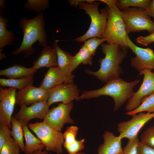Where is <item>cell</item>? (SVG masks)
<instances>
[{"label": "cell", "instance_id": "cell-38", "mask_svg": "<svg viewBox=\"0 0 154 154\" xmlns=\"http://www.w3.org/2000/svg\"><path fill=\"white\" fill-rule=\"evenodd\" d=\"M145 10L148 15L154 20V0H151L149 7Z\"/></svg>", "mask_w": 154, "mask_h": 154}, {"label": "cell", "instance_id": "cell-16", "mask_svg": "<svg viewBox=\"0 0 154 154\" xmlns=\"http://www.w3.org/2000/svg\"><path fill=\"white\" fill-rule=\"evenodd\" d=\"M103 144L99 147L98 154H119L123 153L122 139L115 136L111 132L106 131L103 135Z\"/></svg>", "mask_w": 154, "mask_h": 154}, {"label": "cell", "instance_id": "cell-31", "mask_svg": "<svg viewBox=\"0 0 154 154\" xmlns=\"http://www.w3.org/2000/svg\"><path fill=\"white\" fill-rule=\"evenodd\" d=\"M140 142L154 148V126L146 129L142 134Z\"/></svg>", "mask_w": 154, "mask_h": 154}, {"label": "cell", "instance_id": "cell-35", "mask_svg": "<svg viewBox=\"0 0 154 154\" xmlns=\"http://www.w3.org/2000/svg\"><path fill=\"white\" fill-rule=\"evenodd\" d=\"M0 148L12 137L11 130L5 124L0 123Z\"/></svg>", "mask_w": 154, "mask_h": 154}, {"label": "cell", "instance_id": "cell-26", "mask_svg": "<svg viewBox=\"0 0 154 154\" xmlns=\"http://www.w3.org/2000/svg\"><path fill=\"white\" fill-rule=\"evenodd\" d=\"M145 111L149 113L154 112V92L145 98L137 108L132 111L127 112L125 114L132 116Z\"/></svg>", "mask_w": 154, "mask_h": 154}, {"label": "cell", "instance_id": "cell-13", "mask_svg": "<svg viewBox=\"0 0 154 154\" xmlns=\"http://www.w3.org/2000/svg\"><path fill=\"white\" fill-rule=\"evenodd\" d=\"M16 89L0 88V123L11 127V119L16 104Z\"/></svg>", "mask_w": 154, "mask_h": 154}, {"label": "cell", "instance_id": "cell-33", "mask_svg": "<svg viewBox=\"0 0 154 154\" xmlns=\"http://www.w3.org/2000/svg\"><path fill=\"white\" fill-rule=\"evenodd\" d=\"M78 128L77 126H72L67 127L63 134L64 140V143L70 144L75 142L76 140V137L78 132Z\"/></svg>", "mask_w": 154, "mask_h": 154}, {"label": "cell", "instance_id": "cell-45", "mask_svg": "<svg viewBox=\"0 0 154 154\" xmlns=\"http://www.w3.org/2000/svg\"><path fill=\"white\" fill-rule=\"evenodd\" d=\"M154 69V68H153Z\"/></svg>", "mask_w": 154, "mask_h": 154}, {"label": "cell", "instance_id": "cell-25", "mask_svg": "<svg viewBox=\"0 0 154 154\" xmlns=\"http://www.w3.org/2000/svg\"><path fill=\"white\" fill-rule=\"evenodd\" d=\"M11 122L12 137L19 145L21 150L24 152L25 144L23 141V125L14 116L12 117Z\"/></svg>", "mask_w": 154, "mask_h": 154}, {"label": "cell", "instance_id": "cell-22", "mask_svg": "<svg viewBox=\"0 0 154 154\" xmlns=\"http://www.w3.org/2000/svg\"><path fill=\"white\" fill-rule=\"evenodd\" d=\"M23 128L25 140L23 152L25 154H30L38 150H43L45 148L41 141L31 132L28 126H23Z\"/></svg>", "mask_w": 154, "mask_h": 154}, {"label": "cell", "instance_id": "cell-30", "mask_svg": "<svg viewBox=\"0 0 154 154\" xmlns=\"http://www.w3.org/2000/svg\"><path fill=\"white\" fill-rule=\"evenodd\" d=\"M105 41V39L103 38H100L93 37L84 41V44L93 56L95 54L96 50L98 46Z\"/></svg>", "mask_w": 154, "mask_h": 154}, {"label": "cell", "instance_id": "cell-5", "mask_svg": "<svg viewBox=\"0 0 154 154\" xmlns=\"http://www.w3.org/2000/svg\"><path fill=\"white\" fill-rule=\"evenodd\" d=\"M108 17L103 38L107 43L114 44L122 46H127L126 38L127 34L122 12L114 5L107 7Z\"/></svg>", "mask_w": 154, "mask_h": 154}, {"label": "cell", "instance_id": "cell-2", "mask_svg": "<svg viewBox=\"0 0 154 154\" xmlns=\"http://www.w3.org/2000/svg\"><path fill=\"white\" fill-rule=\"evenodd\" d=\"M101 47L102 51L105 56L99 60L100 69L95 72L86 70L85 72L95 76L102 82H107L119 77L123 73L120 65L127 54L128 47L108 43L102 44Z\"/></svg>", "mask_w": 154, "mask_h": 154}, {"label": "cell", "instance_id": "cell-23", "mask_svg": "<svg viewBox=\"0 0 154 154\" xmlns=\"http://www.w3.org/2000/svg\"><path fill=\"white\" fill-rule=\"evenodd\" d=\"M92 56L85 46L83 44L79 51L72 56L70 67L71 72L81 63L92 65Z\"/></svg>", "mask_w": 154, "mask_h": 154}, {"label": "cell", "instance_id": "cell-42", "mask_svg": "<svg viewBox=\"0 0 154 154\" xmlns=\"http://www.w3.org/2000/svg\"><path fill=\"white\" fill-rule=\"evenodd\" d=\"M48 151L46 149L44 150H39L34 152L30 154H49Z\"/></svg>", "mask_w": 154, "mask_h": 154}, {"label": "cell", "instance_id": "cell-6", "mask_svg": "<svg viewBox=\"0 0 154 154\" xmlns=\"http://www.w3.org/2000/svg\"><path fill=\"white\" fill-rule=\"evenodd\" d=\"M28 126L44 144L46 150L57 154L63 153L64 139L61 131L50 127L43 121L29 123Z\"/></svg>", "mask_w": 154, "mask_h": 154}, {"label": "cell", "instance_id": "cell-1", "mask_svg": "<svg viewBox=\"0 0 154 154\" xmlns=\"http://www.w3.org/2000/svg\"><path fill=\"white\" fill-rule=\"evenodd\" d=\"M19 24L23 33V38L19 48L12 52V55H16L23 52L24 56L27 57L33 53L35 48L33 45L37 41L38 45L43 47L47 46L45 23L43 13H38L31 19L22 17L19 20Z\"/></svg>", "mask_w": 154, "mask_h": 154}, {"label": "cell", "instance_id": "cell-36", "mask_svg": "<svg viewBox=\"0 0 154 154\" xmlns=\"http://www.w3.org/2000/svg\"><path fill=\"white\" fill-rule=\"evenodd\" d=\"M136 42L142 45L147 46L154 42V32L146 36H140L137 38Z\"/></svg>", "mask_w": 154, "mask_h": 154}, {"label": "cell", "instance_id": "cell-19", "mask_svg": "<svg viewBox=\"0 0 154 154\" xmlns=\"http://www.w3.org/2000/svg\"><path fill=\"white\" fill-rule=\"evenodd\" d=\"M57 42V40L54 39L53 48L55 49L57 54V66L69 82H72L74 76L70 71V67L73 56L60 48Z\"/></svg>", "mask_w": 154, "mask_h": 154}, {"label": "cell", "instance_id": "cell-32", "mask_svg": "<svg viewBox=\"0 0 154 154\" xmlns=\"http://www.w3.org/2000/svg\"><path fill=\"white\" fill-rule=\"evenodd\" d=\"M84 139L79 140H76L74 142L70 144H67L64 143L63 145L68 153V154H75L79 153L84 149Z\"/></svg>", "mask_w": 154, "mask_h": 154}, {"label": "cell", "instance_id": "cell-4", "mask_svg": "<svg viewBox=\"0 0 154 154\" xmlns=\"http://www.w3.org/2000/svg\"><path fill=\"white\" fill-rule=\"evenodd\" d=\"M99 4L98 2L89 4L84 2L79 4V8L84 10L90 17L91 22L87 31L74 40L81 42L93 37L103 38L107 22L108 11L106 8L102 9L100 13L98 9Z\"/></svg>", "mask_w": 154, "mask_h": 154}, {"label": "cell", "instance_id": "cell-21", "mask_svg": "<svg viewBox=\"0 0 154 154\" xmlns=\"http://www.w3.org/2000/svg\"><path fill=\"white\" fill-rule=\"evenodd\" d=\"M37 71L32 67L27 68L15 64L0 71V75L7 76L8 79H15L25 78L33 75Z\"/></svg>", "mask_w": 154, "mask_h": 154}, {"label": "cell", "instance_id": "cell-47", "mask_svg": "<svg viewBox=\"0 0 154 154\" xmlns=\"http://www.w3.org/2000/svg\"><path fill=\"white\" fill-rule=\"evenodd\" d=\"M153 113H154V112H153Z\"/></svg>", "mask_w": 154, "mask_h": 154}, {"label": "cell", "instance_id": "cell-44", "mask_svg": "<svg viewBox=\"0 0 154 154\" xmlns=\"http://www.w3.org/2000/svg\"><path fill=\"white\" fill-rule=\"evenodd\" d=\"M122 153H121V154H122Z\"/></svg>", "mask_w": 154, "mask_h": 154}, {"label": "cell", "instance_id": "cell-20", "mask_svg": "<svg viewBox=\"0 0 154 154\" xmlns=\"http://www.w3.org/2000/svg\"><path fill=\"white\" fill-rule=\"evenodd\" d=\"M8 19L0 13V60L5 58L6 55L2 53L3 48L6 46L11 45L14 41L13 32L7 29Z\"/></svg>", "mask_w": 154, "mask_h": 154}, {"label": "cell", "instance_id": "cell-12", "mask_svg": "<svg viewBox=\"0 0 154 154\" xmlns=\"http://www.w3.org/2000/svg\"><path fill=\"white\" fill-rule=\"evenodd\" d=\"M48 91V96L47 102L49 106L60 102L69 103L79 96L77 86L73 82L61 84Z\"/></svg>", "mask_w": 154, "mask_h": 154}, {"label": "cell", "instance_id": "cell-28", "mask_svg": "<svg viewBox=\"0 0 154 154\" xmlns=\"http://www.w3.org/2000/svg\"><path fill=\"white\" fill-rule=\"evenodd\" d=\"M49 2L48 0H28L24 5V7L40 13L49 7Z\"/></svg>", "mask_w": 154, "mask_h": 154}, {"label": "cell", "instance_id": "cell-29", "mask_svg": "<svg viewBox=\"0 0 154 154\" xmlns=\"http://www.w3.org/2000/svg\"><path fill=\"white\" fill-rule=\"evenodd\" d=\"M20 150L19 145L12 137L0 148V154H20Z\"/></svg>", "mask_w": 154, "mask_h": 154}, {"label": "cell", "instance_id": "cell-40", "mask_svg": "<svg viewBox=\"0 0 154 154\" xmlns=\"http://www.w3.org/2000/svg\"><path fill=\"white\" fill-rule=\"evenodd\" d=\"M100 1L103 2L107 5L108 7H110L116 4L117 0H100Z\"/></svg>", "mask_w": 154, "mask_h": 154}, {"label": "cell", "instance_id": "cell-9", "mask_svg": "<svg viewBox=\"0 0 154 154\" xmlns=\"http://www.w3.org/2000/svg\"><path fill=\"white\" fill-rule=\"evenodd\" d=\"M132 116L130 119L121 122L118 125L119 136L122 139L126 138L130 141L135 138L144 125L154 117V113L141 112Z\"/></svg>", "mask_w": 154, "mask_h": 154}, {"label": "cell", "instance_id": "cell-43", "mask_svg": "<svg viewBox=\"0 0 154 154\" xmlns=\"http://www.w3.org/2000/svg\"><path fill=\"white\" fill-rule=\"evenodd\" d=\"M85 154L84 153L80 152V153H76L75 154Z\"/></svg>", "mask_w": 154, "mask_h": 154}, {"label": "cell", "instance_id": "cell-8", "mask_svg": "<svg viewBox=\"0 0 154 154\" xmlns=\"http://www.w3.org/2000/svg\"><path fill=\"white\" fill-rule=\"evenodd\" d=\"M73 107L72 102L68 104H60L57 106L49 109L43 121L50 127L61 131L65 124L74 123L70 116Z\"/></svg>", "mask_w": 154, "mask_h": 154}, {"label": "cell", "instance_id": "cell-17", "mask_svg": "<svg viewBox=\"0 0 154 154\" xmlns=\"http://www.w3.org/2000/svg\"><path fill=\"white\" fill-rule=\"evenodd\" d=\"M63 83H70L59 68L56 66L49 69L39 87L47 91Z\"/></svg>", "mask_w": 154, "mask_h": 154}, {"label": "cell", "instance_id": "cell-46", "mask_svg": "<svg viewBox=\"0 0 154 154\" xmlns=\"http://www.w3.org/2000/svg\"></svg>", "mask_w": 154, "mask_h": 154}, {"label": "cell", "instance_id": "cell-41", "mask_svg": "<svg viewBox=\"0 0 154 154\" xmlns=\"http://www.w3.org/2000/svg\"><path fill=\"white\" fill-rule=\"evenodd\" d=\"M6 1L5 0H0V13H1L4 11L5 6V4Z\"/></svg>", "mask_w": 154, "mask_h": 154}, {"label": "cell", "instance_id": "cell-10", "mask_svg": "<svg viewBox=\"0 0 154 154\" xmlns=\"http://www.w3.org/2000/svg\"><path fill=\"white\" fill-rule=\"evenodd\" d=\"M139 75H144L142 83L138 91L129 99L125 107L128 112L137 108L145 98L154 92V72L151 70L145 69L139 71Z\"/></svg>", "mask_w": 154, "mask_h": 154}, {"label": "cell", "instance_id": "cell-3", "mask_svg": "<svg viewBox=\"0 0 154 154\" xmlns=\"http://www.w3.org/2000/svg\"><path fill=\"white\" fill-rule=\"evenodd\" d=\"M140 82L139 79L128 82L119 77L111 79L102 88L97 90L84 91L77 100L98 98L106 95L112 97L114 102V111L120 108L134 93L133 88Z\"/></svg>", "mask_w": 154, "mask_h": 154}, {"label": "cell", "instance_id": "cell-18", "mask_svg": "<svg viewBox=\"0 0 154 154\" xmlns=\"http://www.w3.org/2000/svg\"><path fill=\"white\" fill-rule=\"evenodd\" d=\"M58 66L57 57L55 49L51 46L44 47L40 54L33 62L32 67L37 70L43 67L50 68Z\"/></svg>", "mask_w": 154, "mask_h": 154}, {"label": "cell", "instance_id": "cell-15", "mask_svg": "<svg viewBox=\"0 0 154 154\" xmlns=\"http://www.w3.org/2000/svg\"><path fill=\"white\" fill-rule=\"evenodd\" d=\"M48 91L33 85L27 87L16 92V104L20 106H28L43 101H47Z\"/></svg>", "mask_w": 154, "mask_h": 154}, {"label": "cell", "instance_id": "cell-37", "mask_svg": "<svg viewBox=\"0 0 154 154\" xmlns=\"http://www.w3.org/2000/svg\"><path fill=\"white\" fill-rule=\"evenodd\" d=\"M137 154H154V148L140 141Z\"/></svg>", "mask_w": 154, "mask_h": 154}, {"label": "cell", "instance_id": "cell-7", "mask_svg": "<svg viewBox=\"0 0 154 154\" xmlns=\"http://www.w3.org/2000/svg\"><path fill=\"white\" fill-rule=\"evenodd\" d=\"M127 34L147 31L154 32V21L145 9L138 7H128L121 11Z\"/></svg>", "mask_w": 154, "mask_h": 154}, {"label": "cell", "instance_id": "cell-24", "mask_svg": "<svg viewBox=\"0 0 154 154\" xmlns=\"http://www.w3.org/2000/svg\"><path fill=\"white\" fill-rule=\"evenodd\" d=\"M34 75L25 78L15 79H0V85L3 87H9L19 90L27 87L33 85Z\"/></svg>", "mask_w": 154, "mask_h": 154}, {"label": "cell", "instance_id": "cell-34", "mask_svg": "<svg viewBox=\"0 0 154 154\" xmlns=\"http://www.w3.org/2000/svg\"><path fill=\"white\" fill-rule=\"evenodd\" d=\"M139 142L138 136L132 140H129L123 149L122 154H137Z\"/></svg>", "mask_w": 154, "mask_h": 154}, {"label": "cell", "instance_id": "cell-14", "mask_svg": "<svg viewBox=\"0 0 154 154\" xmlns=\"http://www.w3.org/2000/svg\"><path fill=\"white\" fill-rule=\"evenodd\" d=\"M49 107L47 101L38 102L29 106H22L14 117L23 126H28L29 122L32 119H43L49 109Z\"/></svg>", "mask_w": 154, "mask_h": 154}, {"label": "cell", "instance_id": "cell-39", "mask_svg": "<svg viewBox=\"0 0 154 154\" xmlns=\"http://www.w3.org/2000/svg\"><path fill=\"white\" fill-rule=\"evenodd\" d=\"M95 1L93 0H71L68 1V2L71 5L76 7L82 2L86 1L87 3L92 4L94 3Z\"/></svg>", "mask_w": 154, "mask_h": 154}, {"label": "cell", "instance_id": "cell-27", "mask_svg": "<svg viewBox=\"0 0 154 154\" xmlns=\"http://www.w3.org/2000/svg\"><path fill=\"white\" fill-rule=\"evenodd\" d=\"M150 0H117L116 5L119 9H123L134 7L146 9L150 3Z\"/></svg>", "mask_w": 154, "mask_h": 154}, {"label": "cell", "instance_id": "cell-11", "mask_svg": "<svg viewBox=\"0 0 154 154\" xmlns=\"http://www.w3.org/2000/svg\"><path fill=\"white\" fill-rule=\"evenodd\" d=\"M127 46L136 56L131 59L132 66L140 71L145 69L151 70L154 67V52L150 48H143L136 46L131 41L128 35L126 38Z\"/></svg>", "mask_w": 154, "mask_h": 154}]
</instances>
